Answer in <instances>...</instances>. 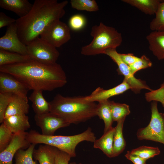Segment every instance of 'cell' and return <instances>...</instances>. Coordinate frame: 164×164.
Wrapping results in <instances>:
<instances>
[{"instance_id": "obj_39", "label": "cell", "mask_w": 164, "mask_h": 164, "mask_svg": "<svg viewBox=\"0 0 164 164\" xmlns=\"http://www.w3.org/2000/svg\"><path fill=\"white\" fill-rule=\"evenodd\" d=\"M125 156L134 164H146V160L136 155L132 154L130 151H128Z\"/></svg>"}, {"instance_id": "obj_1", "label": "cell", "mask_w": 164, "mask_h": 164, "mask_svg": "<svg viewBox=\"0 0 164 164\" xmlns=\"http://www.w3.org/2000/svg\"><path fill=\"white\" fill-rule=\"evenodd\" d=\"M0 72L9 74L24 84L29 90L51 91L67 83L65 73L56 63L46 64L34 60L0 66Z\"/></svg>"}, {"instance_id": "obj_6", "label": "cell", "mask_w": 164, "mask_h": 164, "mask_svg": "<svg viewBox=\"0 0 164 164\" xmlns=\"http://www.w3.org/2000/svg\"><path fill=\"white\" fill-rule=\"evenodd\" d=\"M151 117L148 125L138 129V139L159 142L164 144V113L159 112L157 102L153 101L151 105Z\"/></svg>"}, {"instance_id": "obj_38", "label": "cell", "mask_w": 164, "mask_h": 164, "mask_svg": "<svg viewBox=\"0 0 164 164\" xmlns=\"http://www.w3.org/2000/svg\"><path fill=\"white\" fill-rule=\"evenodd\" d=\"M119 55L122 60L129 66L134 63L139 58V57L135 56L133 54L131 53H119Z\"/></svg>"}, {"instance_id": "obj_12", "label": "cell", "mask_w": 164, "mask_h": 164, "mask_svg": "<svg viewBox=\"0 0 164 164\" xmlns=\"http://www.w3.org/2000/svg\"><path fill=\"white\" fill-rule=\"evenodd\" d=\"M27 132L14 134L8 146L0 153V164H12L14 156L19 149H27L31 144L26 139Z\"/></svg>"}, {"instance_id": "obj_24", "label": "cell", "mask_w": 164, "mask_h": 164, "mask_svg": "<svg viewBox=\"0 0 164 164\" xmlns=\"http://www.w3.org/2000/svg\"><path fill=\"white\" fill-rule=\"evenodd\" d=\"M97 116L102 119L104 123V133L106 132L112 127L113 120L109 100L98 102L97 104Z\"/></svg>"}, {"instance_id": "obj_22", "label": "cell", "mask_w": 164, "mask_h": 164, "mask_svg": "<svg viewBox=\"0 0 164 164\" xmlns=\"http://www.w3.org/2000/svg\"><path fill=\"white\" fill-rule=\"evenodd\" d=\"M123 2L136 8L145 14H155L161 0H123Z\"/></svg>"}, {"instance_id": "obj_20", "label": "cell", "mask_w": 164, "mask_h": 164, "mask_svg": "<svg viewBox=\"0 0 164 164\" xmlns=\"http://www.w3.org/2000/svg\"><path fill=\"white\" fill-rule=\"evenodd\" d=\"M115 128L112 127L94 142L93 147L101 150L107 156L112 158L113 138Z\"/></svg>"}, {"instance_id": "obj_35", "label": "cell", "mask_w": 164, "mask_h": 164, "mask_svg": "<svg viewBox=\"0 0 164 164\" xmlns=\"http://www.w3.org/2000/svg\"><path fill=\"white\" fill-rule=\"evenodd\" d=\"M13 94L10 93H0V123H3L6 111Z\"/></svg>"}, {"instance_id": "obj_11", "label": "cell", "mask_w": 164, "mask_h": 164, "mask_svg": "<svg viewBox=\"0 0 164 164\" xmlns=\"http://www.w3.org/2000/svg\"><path fill=\"white\" fill-rule=\"evenodd\" d=\"M0 49L28 55L27 46L18 36L15 22L7 26L5 34L0 38Z\"/></svg>"}, {"instance_id": "obj_9", "label": "cell", "mask_w": 164, "mask_h": 164, "mask_svg": "<svg viewBox=\"0 0 164 164\" xmlns=\"http://www.w3.org/2000/svg\"><path fill=\"white\" fill-rule=\"evenodd\" d=\"M104 54L109 56L117 64L118 68L117 71L118 74L124 76V79L129 85L130 89L135 93H139L142 89H147L150 91L152 90L146 84L145 81L137 79L134 77L130 67L122 60L119 53L117 51L116 49H108L104 51Z\"/></svg>"}, {"instance_id": "obj_2", "label": "cell", "mask_w": 164, "mask_h": 164, "mask_svg": "<svg viewBox=\"0 0 164 164\" xmlns=\"http://www.w3.org/2000/svg\"><path fill=\"white\" fill-rule=\"evenodd\" d=\"M67 1L36 0L25 16L16 20L18 36L26 46L38 37L51 22L60 19L64 15Z\"/></svg>"}, {"instance_id": "obj_14", "label": "cell", "mask_w": 164, "mask_h": 164, "mask_svg": "<svg viewBox=\"0 0 164 164\" xmlns=\"http://www.w3.org/2000/svg\"><path fill=\"white\" fill-rule=\"evenodd\" d=\"M129 89H130L129 85L124 79L121 84L111 89L105 90L98 87L91 94L85 96V99L89 101L99 102L109 100L111 97L122 94Z\"/></svg>"}, {"instance_id": "obj_37", "label": "cell", "mask_w": 164, "mask_h": 164, "mask_svg": "<svg viewBox=\"0 0 164 164\" xmlns=\"http://www.w3.org/2000/svg\"><path fill=\"white\" fill-rule=\"evenodd\" d=\"M16 20L7 15L2 12H0V28L5 26H8L15 23Z\"/></svg>"}, {"instance_id": "obj_21", "label": "cell", "mask_w": 164, "mask_h": 164, "mask_svg": "<svg viewBox=\"0 0 164 164\" xmlns=\"http://www.w3.org/2000/svg\"><path fill=\"white\" fill-rule=\"evenodd\" d=\"M43 91L34 90L29 97L32 102V107L36 114H41L50 112V102L44 98Z\"/></svg>"}, {"instance_id": "obj_23", "label": "cell", "mask_w": 164, "mask_h": 164, "mask_svg": "<svg viewBox=\"0 0 164 164\" xmlns=\"http://www.w3.org/2000/svg\"><path fill=\"white\" fill-rule=\"evenodd\" d=\"M125 119L117 122L113 138L112 158L117 156L125 149L126 143L123 135V128Z\"/></svg>"}, {"instance_id": "obj_40", "label": "cell", "mask_w": 164, "mask_h": 164, "mask_svg": "<svg viewBox=\"0 0 164 164\" xmlns=\"http://www.w3.org/2000/svg\"><path fill=\"white\" fill-rule=\"evenodd\" d=\"M70 164H82L81 163H79V164H77V163L76 162H71L70 163Z\"/></svg>"}, {"instance_id": "obj_33", "label": "cell", "mask_w": 164, "mask_h": 164, "mask_svg": "<svg viewBox=\"0 0 164 164\" xmlns=\"http://www.w3.org/2000/svg\"><path fill=\"white\" fill-rule=\"evenodd\" d=\"M145 95L147 101H159L164 108V83L161 85L159 88L155 90H152L145 93Z\"/></svg>"}, {"instance_id": "obj_4", "label": "cell", "mask_w": 164, "mask_h": 164, "mask_svg": "<svg viewBox=\"0 0 164 164\" xmlns=\"http://www.w3.org/2000/svg\"><path fill=\"white\" fill-rule=\"evenodd\" d=\"M26 139L30 144L49 145L67 153L71 157H74L76 156L75 149L78 144L84 141L94 142L96 137L91 128L88 127L81 133L70 136H46L31 130L27 132Z\"/></svg>"}, {"instance_id": "obj_3", "label": "cell", "mask_w": 164, "mask_h": 164, "mask_svg": "<svg viewBox=\"0 0 164 164\" xmlns=\"http://www.w3.org/2000/svg\"><path fill=\"white\" fill-rule=\"evenodd\" d=\"M50 103V112L70 124L84 122L97 116V104L87 101L85 96L64 97L57 94Z\"/></svg>"}, {"instance_id": "obj_18", "label": "cell", "mask_w": 164, "mask_h": 164, "mask_svg": "<svg viewBox=\"0 0 164 164\" xmlns=\"http://www.w3.org/2000/svg\"><path fill=\"white\" fill-rule=\"evenodd\" d=\"M29 107L28 101L13 94L6 111L5 118L13 115H26L29 112Z\"/></svg>"}, {"instance_id": "obj_16", "label": "cell", "mask_w": 164, "mask_h": 164, "mask_svg": "<svg viewBox=\"0 0 164 164\" xmlns=\"http://www.w3.org/2000/svg\"><path fill=\"white\" fill-rule=\"evenodd\" d=\"M32 5L27 0H0L1 8L15 13L19 18L28 14Z\"/></svg>"}, {"instance_id": "obj_8", "label": "cell", "mask_w": 164, "mask_h": 164, "mask_svg": "<svg viewBox=\"0 0 164 164\" xmlns=\"http://www.w3.org/2000/svg\"><path fill=\"white\" fill-rule=\"evenodd\" d=\"M40 36L43 39L59 48L70 39V29L65 23L56 20L49 24Z\"/></svg>"}, {"instance_id": "obj_15", "label": "cell", "mask_w": 164, "mask_h": 164, "mask_svg": "<svg viewBox=\"0 0 164 164\" xmlns=\"http://www.w3.org/2000/svg\"><path fill=\"white\" fill-rule=\"evenodd\" d=\"M146 38L154 55L159 60L164 59V30L152 31Z\"/></svg>"}, {"instance_id": "obj_30", "label": "cell", "mask_w": 164, "mask_h": 164, "mask_svg": "<svg viewBox=\"0 0 164 164\" xmlns=\"http://www.w3.org/2000/svg\"><path fill=\"white\" fill-rule=\"evenodd\" d=\"M130 151L132 154L136 155L146 160L159 155L160 153V150L158 147L145 146H140Z\"/></svg>"}, {"instance_id": "obj_10", "label": "cell", "mask_w": 164, "mask_h": 164, "mask_svg": "<svg viewBox=\"0 0 164 164\" xmlns=\"http://www.w3.org/2000/svg\"><path fill=\"white\" fill-rule=\"evenodd\" d=\"M34 120L37 125L40 128L42 134L46 136L53 135L57 129L70 125L62 118L50 112L35 114Z\"/></svg>"}, {"instance_id": "obj_5", "label": "cell", "mask_w": 164, "mask_h": 164, "mask_svg": "<svg viewBox=\"0 0 164 164\" xmlns=\"http://www.w3.org/2000/svg\"><path fill=\"white\" fill-rule=\"evenodd\" d=\"M91 35L93 39L88 45L81 48V53L86 56L104 54L107 50L116 49L121 44V34L114 28L105 25L102 22L93 26Z\"/></svg>"}, {"instance_id": "obj_13", "label": "cell", "mask_w": 164, "mask_h": 164, "mask_svg": "<svg viewBox=\"0 0 164 164\" xmlns=\"http://www.w3.org/2000/svg\"><path fill=\"white\" fill-rule=\"evenodd\" d=\"M29 88L12 76L0 72V93H10L28 101L27 94Z\"/></svg>"}, {"instance_id": "obj_32", "label": "cell", "mask_w": 164, "mask_h": 164, "mask_svg": "<svg viewBox=\"0 0 164 164\" xmlns=\"http://www.w3.org/2000/svg\"><path fill=\"white\" fill-rule=\"evenodd\" d=\"M86 23V20L82 15L76 14L72 16L69 21V26L72 30L77 31L83 29Z\"/></svg>"}, {"instance_id": "obj_26", "label": "cell", "mask_w": 164, "mask_h": 164, "mask_svg": "<svg viewBox=\"0 0 164 164\" xmlns=\"http://www.w3.org/2000/svg\"><path fill=\"white\" fill-rule=\"evenodd\" d=\"M109 103L113 121L125 119L129 114V106L125 104L116 103L109 100Z\"/></svg>"}, {"instance_id": "obj_28", "label": "cell", "mask_w": 164, "mask_h": 164, "mask_svg": "<svg viewBox=\"0 0 164 164\" xmlns=\"http://www.w3.org/2000/svg\"><path fill=\"white\" fill-rule=\"evenodd\" d=\"M71 7L78 10L89 12H96L99 9V7L94 0H71Z\"/></svg>"}, {"instance_id": "obj_31", "label": "cell", "mask_w": 164, "mask_h": 164, "mask_svg": "<svg viewBox=\"0 0 164 164\" xmlns=\"http://www.w3.org/2000/svg\"><path fill=\"white\" fill-rule=\"evenodd\" d=\"M14 134L2 123L0 126V152L5 149L11 141Z\"/></svg>"}, {"instance_id": "obj_19", "label": "cell", "mask_w": 164, "mask_h": 164, "mask_svg": "<svg viewBox=\"0 0 164 164\" xmlns=\"http://www.w3.org/2000/svg\"><path fill=\"white\" fill-rule=\"evenodd\" d=\"M57 149L44 144L40 145L34 149L33 157L39 164H55V159Z\"/></svg>"}, {"instance_id": "obj_25", "label": "cell", "mask_w": 164, "mask_h": 164, "mask_svg": "<svg viewBox=\"0 0 164 164\" xmlns=\"http://www.w3.org/2000/svg\"><path fill=\"white\" fill-rule=\"evenodd\" d=\"M31 59L28 55L0 49V66L22 63Z\"/></svg>"}, {"instance_id": "obj_34", "label": "cell", "mask_w": 164, "mask_h": 164, "mask_svg": "<svg viewBox=\"0 0 164 164\" xmlns=\"http://www.w3.org/2000/svg\"><path fill=\"white\" fill-rule=\"evenodd\" d=\"M152 65V62L146 56L143 55L129 66L132 73L134 75L138 71L151 67Z\"/></svg>"}, {"instance_id": "obj_17", "label": "cell", "mask_w": 164, "mask_h": 164, "mask_svg": "<svg viewBox=\"0 0 164 164\" xmlns=\"http://www.w3.org/2000/svg\"><path fill=\"white\" fill-rule=\"evenodd\" d=\"M3 123L13 134L25 132L30 127L26 114L15 115L5 118Z\"/></svg>"}, {"instance_id": "obj_36", "label": "cell", "mask_w": 164, "mask_h": 164, "mask_svg": "<svg viewBox=\"0 0 164 164\" xmlns=\"http://www.w3.org/2000/svg\"><path fill=\"white\" fill-rule=\"evenodd\" d=\"M71 158L67 153L57 149L55 159V164H69Z\"/></svg>"}, {"instance_id": "obj_27", "label": "cell", "mask_w": 164, "mask_h": 164, "mask_svg": "<svg viewBox=\"0 0 164 164\" xmlns=\"http://www.w3.org/2000/svg\"><path fill=\"white\" fill-rule=\"evenodd\" d=\"M36 144H31L26 150L20 149L15 155V164H36V161L33 159V153Z\"/></svg>"}, {"instance_id": "obj_7", "label": "cell", "mask_w": 164, "mask_h": 164, "mask_svg": "<svg viewBox=\"0 0 164 164\" xmlns=\"http://www.w3.org/2000/svg\"><path fill=\"white\" fill-rule=\"evenodd\" d=\"M28 55L31 58L46 64L56 63L60 53L56 48L38 37L27 46Z\"/></svg>"}, {"instance_id": "obj_29", "label": "cell", "mask_w": 164, "mask_h": 164, "mask_svg": "<svg viewBox=\"0 0 164 164\" xmlns=\"http://www.w3.org/2000/svg\"><path fill=\"white\" fill-rule=\"evenodd\" d=\"M155 15L150 23V29L152 31L164 30V1L160 3Z\"/></svg>"}]
</instances>
